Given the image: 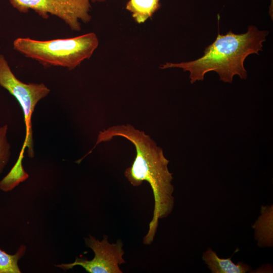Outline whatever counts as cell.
<instances>
[{
    "instance_id": "cell-6",
    "label": "cell",
    "mask_w": 273,
    "mask_h": 273,
    "mask_svg": "<svg viewBox=\"0 0 273 273\" xmlns=\"http://www.w3.org/2000/svg\"><path fill=\"white\" fill-rule=\"evenodd\" d=\"M85 243L94 252L95 256L90 260L84 258L76 257L71 263L56 265L64 270L76 265L82 267L89 273H122L119 266L125 262L123 256L124 251L120 239L115 243H110L107 235L103 236L101 241L89 235L85 239Z\"/></svg>"
},
{
    "instance_id": "cell-10",
    "label": "cell",
    "mask_w": 273,
    "mask_h": 273,
    "mask_svg": "<svg viewBox=\"0 0 273 273\" xmlns=\"http://www.w3.org/2000/svg\"><path fill=\"white\" fill-rule=\"evenodd\" d=\"M24 150V149L22 148L16 164L8 174L0 181V189L3 191H11L20 183L28 178L29 175L22 165Z\"/></svg>"
},
{
    "instance_id": "cell-7",
    "label": "cell",
    "mask_w": 273,
    "mask_h": 273,
    "mask_svg": "<svg viewBox=\"0 0 273 273\" xmlns=\"http://www.w3.org/2000/svg\"><path fill=\"white\" fill-rule=\"evenodd\" d=\"M254 239L259 247L273 245V206H262L260 215L252 225Z\"/></svg>"
},
{
    "instance_id": "cell-11",
    "label": "cell",
    "mask_w": 273,
    "mask_h": 273,
    "mask_svg": "<svg viewBox=\"0 0 273 273\" xmlns=\"http://www.w3.org/2000/svg\"><path fill=\"white\" fill-rule=\"evenodd\" d=\"M25 251V246H21L16 253L11 255L0 249V273L21 272L18 263Z\"/></svg>"
},
{
    "instance_id": "cell-2",
    "label": "cell",
    "mask_w": 273,
    "mask_h": 273,
    "mask_svg": "<svg viewBox=\"0 0 273 273\" xmlns=\"http://www.w3.org/2000/svg\"><path fill=\"white\" fill-rule=\"evenodd\" d=\"M268 33L254 26H248L247 31L242 34L230 30L221 35L218 31L216 39L205 48L201 57L187 62H166L160 68H179L189 71L191 83L203 80L205 74L210 71L216 72L220 80L225 82L232 83L236 75L246 79L247 73L244 61L249 55H258L259 51H262V43Z\"/></svg>"
},
{
    "instance_id": "cell-3",
    "label": "cell",
    "mask_w": 273,
    "mask_h": 273,
    "mask_svg": "<svg viewBox=\"0 0 273 273\" xmlns=\"http://www.w3.org/2000/svg\"><path fill=\"white\" fill-rule=\"evenodd\" d=\"M98 44L96 34L91 32L72 38L44 41L19 37L14 41L13 46L17 51L44 66L72 70L89 59Z\"/></svg>"
},
{
    "instance_id": "cell-5",
    "label": "cell",
    "mask_w": 273,
    "mask_h": 273,
    "mask_svg": "<svg viewBox=\"0 0 273 273\" xmlns=\"http://www.w3.org/2000/svg\"><path fill=\"white\" fill-rule=\"evenodd\" d=\"M90 0H9L12 6L21 13L29 10L35 11L44 19L49 14L60 18L74 31L81 29L79 20L90 21Z\"/></svg>"
},
{
    "instance_id": "cell-4",
    "label": "cell",
    "mask_w": 273,
    "mask_h": 273,
    "mask_svg": "<svg viewBox=\"0 0 273 273\" xmlns=\"http://www.w3.org/2000/svg\"><path fill=\"white\" fill-rule=\"evenodd\" d=\"M0 85L17 100L23 110L26 134L22 148L28 155L34 156L31 118L37 104L48 96L50 89L43 83H25L19 80L12 71L7 60L0 55Z\"/></svg>"
},
{
    "instance_id": "cell-1",
    "label": "cell",
    "mask_w": 273,
    "mask_h": 273,
    "mask_svg": "<svg viewBox=\"0 0 273 273\" xmlns=\"http://www.w3.org/2000/svg\"><path fill=\"white\" fill-rule=\"evenodd\" d=\"M123 137L134 146L136 155L124 175L130 184L139 187L144 181L150 185L154 196L153 215L149 225L143 243L150 245L154 241L159 219L167 217L172 211L174 198V187L171 184L172 173L169 171V161L165 157L163 150L151 137L132 125H116L100 131L93 151L100 143L109 142L114 137Z\"/></svg>"
},
{
    "instance_id": "cell-9",
    "label": "cell",
    "mask_w": 273,
    "mask_h": 273,
    "mask_svg": "<svg viewBox=\"0 0 273 273\" xmlns=\"http://www.w3.org/2000/svg\"><path fill=\"white\" fill-rule=\"evenodd\" d=\"M160 0H129L126 9L139 24L144 23L160 7Z\"/></svg>"
},
{
    "instance_id": "cell-12",
    "label": "cell",
    "mask_w": 273,
    "mask_h": 273,
    "mask_svg": "<svg viewBox=\"0 0 273 273\" xmlns=\"http://www.w3.org/2000/svg\"><path fill=\"white\" fill-rule=\"evenodd\" d=\"M8 125L0 127V174L8 163L11 156V146L8 141Z\"/></svg>"
},
{
    "instance_id": "cell-13",
    "label": "cell",
    "mask_w": 273,
    "mask_h": 273,
    "mask_svg": "<svg viewBox=\"0 0 273 273\" xmlns=\"http://www.w3.org/2000/svg\"><path fill=\"white\" fill-rule=\"evenodd\" d=\"M90 1L93 3H96V2L101 3V2H105L106 0H90Z\"/></svg>"
},
{
    "instance_id": "cell-8",
    "label": "cell",
    "mask_w": 273,
    "mask_h": 273,
    "mask_svg": "<svg viewBox=\"0 0 273 273\" xmlns=\"http://www.w3.org/2000/svg\"><path fill=\"white\" fill-rule=\"evenodd\" d=\"M202 259L212 273H246L251 267L242 262L235 264L231 258H220L211 248L202 254Z\"/></svg>"
}]
</instances>
